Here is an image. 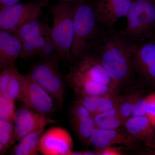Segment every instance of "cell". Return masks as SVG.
<instances>
[{"mask_svg":"<svg viewBox=\"0 0 155 155\" xmlns=\"http://www.w3.org/2000/svg\"><path fill=\"white\" fill-rule=\"evenodd\" d=\"M73 141L70 133L60 127H52L43 134L40 152L45 155H71Z\"/></svg>","mask_w":155,"mask_h":155,"instance_id":"obj_9","label":"cell"},{"mask_svg":"<svg viewBox=\"0 0 155 155\" xmlns=\"http://www.w3.org/2000/svg\"><path fill=\"white\" fill-rule=\"evenodd\" d=\"M125 91L119 95L117 104L119 116L123 124L127 119L132 116L134 106L137 101L143 95L142 91L134 89L128 91L125 90Z\"/></svg>","mask_w":155,"mask_h":155,"instance_id":"obj_21","label":"cell"},{"mask_svg":"<svg viewBox=\"0 0 155 155\" xmlns=\"http://www.w3.org/2000/svg\"><path fill=\"white\" fill-rule=\"evenodd\" d=\"M97 128L103 129H116L123 127L117 104L104 112L94 116Z\"/></svg>","mask_w":155,"mask_h":155,"instance_id":"obj_23","label":"cell"},{"mask_svg":"<svg viewBox=\"0 0 155 155\" xmlns=\"http://www.w3.org/2000/svg\"><path fill=\"white\" fill-rule=\"evenodd\" d=\"M147 98L146 116L155 127V92L147 94Z\"/></svg>","mask_w":155,"mask_h":155,"instance_id":"obj_27","label":"cell"},{"mask_svg":"<svg viewBox=\"0 0 155 155\" xmlns=\"http://www.w3.org/2000/svg\"><path fill=\"white\" fill-rule=\"evenodd\" d=\"M23 87L26 107L47 116L52 114L55 110L54 100L35 81L29 73L24 75Z\"/></svg>","mask_w":155,"mask_h":155,"instance_id":"obj_12","label":"cell"},{"mask_svg":"<svg viewBox=\"0 0 155 155\" xmlns=\"http://www.w3.org/2000/svg\"><path fill=\"white\" fill-rule=\"evenodd\" d=\"M22 42L21 58H29L35 56L46 58L51 56L52 51L55 52L50 35L36 37Z\"/></svg>","mask_w":155,"mask_h":155,"instance_id":"obj_19","label":"cell"},{"mask_svg":"<svg viewBox=\"0 0 155 155\" xmlns=\"http://www.w3.org/2000/svg\"><path fill=\"white\" fill-rule=\"evenodd\" d=\"M83 1L75 4L73 39L71 48L73 62L91 53L101 31L93 7Z\"/></svg>","mask_w":155,"mask_h":155,"instance_id":"obj_4","label":"cell"},{"mask_svg":"<svg viewBox=\"0 0 155 155\" xmlns=\"http://www.w3.org/2000/svg\"><path fill=\"white\" fill-rule=\"evenodd\" d=\"M153 1L155 2V0H153Z\"/></svg>","mask_w":155,"mask_h":155,"instance_id":"obj_33","label":"cell"},{"mask_svg":"<svg viewBox=\"0 0 155 155\" xmlns=\"http://www.w3.org/2000/svg\"><path fill=\"white\" fill-rule=\"evenodd\" d=\"M60 1H63V2H80V1H83V0H60Z\"/></svg>","mask_w":155,"mask_h":155,"instance_id":"obj_31","label":"cell"},{"mask_svg":"<svg viewBox=\"0 0 155 155\" xmlns=\"http://www.w3.org/2000/svg\"><path fill=\"white\" fill-rule=\"evenodd\" d=\"M147 102V95L140 97L134 106L132 116H146Z\"/></svg>","mask_w":155,"mask_h":155,"instance_id":"obj_26","label":"cell"},{"mask_svg":"<svg viewBox=\"0 0 155 155\" xmlns=\"http://www.w3.org/2000/svg\"><path fill=\"white\" fill-rule=\"evenodd\" d=\"M46 3L39 1L15 5L0 8L1 30L15 33L22 25L38 19Z\"/></svg>","mask_w":155,"mask_h":155,"instance_id":"obj_8","label":"cell"},{"mask_svg":"<svg viewBox=\"0 0 155 155\" xmlns=\"http://www.w3.org/2000/svg\"><path fill=\"white\" fill-rule=\"evenodd\" d=\"M141 142L135 138L122 127L116 129H103L96 127L89 139L88 144L96 150L115 145L128 148L137 147Z\"/></svg>","mask_w":155,"mask_h":155,"instance_id":"obj_10","label":"cell"},{"mask_svg":"<svg viewBox=\"0 0 155 155\" xmlns=\"http://www.w3.org/2000/svg\"><path fill=\"white\" fill-rule=\"evenodd\" d=\"M43 61L35 64L29 74L35 82L47 92L58 103L60 109L64 105L65 82L58 68L57 56L43 58Z\"/></svg>","mask_w":155,"mask_h":155,"instance_id":"obj_6","label":"cell"},{"mask_svg":"<svg viewBox=\"0 0 155 155\" xmlns=\"http://www.w3.org/2000/svg\"><path fill=\"white\" fill-rule=\"evenodd\" d=\"M149 147H150L151 148L153 149V150H154L155 152V137L154 139L152 141V142L151 143V144L150 145Z\"/></svg>","mask_w":155,"mask_h":155,"instance_id":"obj_30","label":"cell"},{"mask_svg":"<svg viewBox=\"0 0 155 155\" xmlns=\"http://www.w3.org/2000/svg\"><path fill=\"white\" fill-rule=\"evenodd\" d=\"M126 17L127 25L121 32L129 42L139 43L151 38L155 30V2L133 0Z\"/></svg>","mask_w":155,"mask_h":155,"instance_id":"obj_5","label":"cell"},{"mask_svg":"<svg viewBox=\"0 0 155 155\" xmlns=\"http://www.w3.org/2000/svg\"><path fill=\"white\" fill-rule=\"evenodd\" d=\"M50 28L45 23L36 19L21 25L15 33L23 42L36 37L49 36Z\"/></svg>","mask_w":155,"mask_h":155,"instance_id":"obj_22","label":"cell"},{"mask_svg":"<svg viewBox=\"0 0 155 155\" xmlns=\"http://www.w3.org/2000/svg\"><path fill=\"white\" fill-rule=\"evenodd\" d=\"M22 42L16 33L0 31V68L1 70L14 64L20 58Z\"/></svg>","mask_w":155,"mask_h":155,"instance_id":"obj_16","label":"cell"},{"mask_svg":"<svg viewBox=\"0 0 155 155\" xmlns=\"http://www.w3.org/2000/svg\"><path fill=\"white\" fill-rule=\"evenodd\" d=\"M45 127H42L25 136L14 147L15 155H36L40 152V141Z\"/></svg>","mask_w":155,"mask_h":155,"instance_id":"obj_20","label":"cell"},{"mask_svg":"<svg viewBox=\"0 0 155 155\" xmlns=\"http://www.w3.org/2000/svg\"><path fill=\"white\" fill-rule=\"evenodd\" d=\"M72 63L65 79L76 96L120 94L114 81L91 53Z\"/></svg>","mask_w":155,"mask_h":155,"instance_id":"obj_2","label":"cell"},{"mask_svg":"<svg viewBox=\"0 0 155 155\" xmlns=\"http://www.w3.org/2000/svg\"><path fill=\"white\" fill-rule=\"evenodd\" d=\"M120 94L76 96L75 101L81 104L93 115L104 112L116 106Z\"/></svg>","mask_w":155,"mask_h":155,"instance_id":"obj_18","label":"cell"},{"mask_svg":"<svg viewBox=\"0 0 155 155\" xmlns=\"http://www.w3.org/2000/svg\"><path fill=\"white\" fill-rule=\"evenodd\" d=\"M24 75L20 74L15 64L3 69L0 74V96L8 99L27 102L24 94Z\"/></svg>","mask_w":155,"mask_h":155,"instance_id":"obj_14","label":"cell"},{"mask_svg":"<svg viewBox=\"0 0 155 155\" xmlns=\"http://www.w3.org/2000/svg\"><path fill=\"white\" fill-rule=\"evenodd\" d=\"M56 122L47 115L26 106L20 108L16 112L14 121L17 140L20 141L22 137L31 132Z\"/></svg>","mask_w":155,"mask_h":155,"instance_id":"obj_13","label":"cell"},{"mask_svg":"<svg viewBox=\"0 0 155 155\" xmlns=\"http://www.w3.org/2000/svg\"><path fill=\"white\" fill-rule=\"evenodd\" d=\"M91 53L98 60L120 92L137 80L132 64L130 43L121 31L101 30Z\"/></svg>","mask_w":155,"mask_h":155,"instance_id":"obj_1","label":"cell"},{"mask_svg":"<svg viewBox=\"0 0 155 155\" xmlns=\"http://www.w3.org/2000/svg\"><path fill=\"white\" fill-rule=\"evenodd\" d=\"M122 146H111L100 150H96L97 155H123Z\"/></svg>","mask_w":155,"mask_h":155,"instance_id":"obj_28","label":"cell"},{"mask_svg":"<svg viewBox=\"0 0 155 155\" xmlns=\"http://www.w3.org/2000/svg\"><path fill=\"white\" fill-rule=\"evenodd\" d=\"M16 112L15 101L0 96V120L14 123Z\"/></svg>","mask_w":155,"mask_h":155,"instance_id":"obj_25","label":"cell"},{"mask_svg":"<svg viewBox=\"0 0 155 155\" xmlns=\"http://www.w3.org/2000/svg\"><path fill=\"white\" fill-rule=\"evenodd\" d=\"M123 127L147 147L155 138V127L146 116H131L125 121Z\"/></svg>","mask_w":155,"mask_h":155,"instance_id":"obj_17","label":"cell"},{"mask_svg":"<svg viewBox=\"0 0 155 155\" xmlns=\"http://www.w3.org/2000/svg\"><path fill=\"white\" fill-rule=\"evenodd\" d=\"M71 127L83 142L88 144L96 128L94 116L80 103L75 101L69 114Z\"/></svg>","mask_w":155,"mask_h":155,"instance_id":"obj_15","label":"cell"},{"mask_svg":"<svg viewBox=\"0 0 155 155\" xmlns=\"http://www.w3.org/2000/svg\"><path fill=\"white\" fill-rule=\"evenodd\" d=\"M20 0H0V8L15 5L19 2Z\"/></svg>","mask_w":155,"mask_h":155,"instance_id":"obj_29","label":"cell"},{"mask_svg":"<svg viewBox=\"0 0 155 155\" xmlns=\"http://www.w3.org/2000/svg\"><path fill=\"white\" fill-rule=\"evenodd\" d=\"M133 0H97L93 6L98 23L113 28L120 18L126 17Z\"/></svg>","mask_w":155,"mask_h":155,"instance_id":"obj_11","label":"cell"},{"mask_svg":"<svg viewBox=\"0 0 155 155\" xmlns=\"http://www.w3.org/2000/svg\"><path fill=\"white\" fill-rule=\"evenodd\" d=\"M75 5L60 1L51 9L53 25L50 35L55 53L59 60L72 63L71 55L73 39V17Z\"/></svg>","mask_w":155,"mask_h":155,"instance_id":"obj_3","label":"cell"},{"mask_svg":"<svg viewBox=\"0 0 155 155\" xmlns=\"http://www.w3.org/2000/svg\"><path fill=\"white\" fill-rule=\"evenodd\" d=\"M17 140L14 122L0 120V154L4 155Z\"/></svg>","mask_w":155,"mask_h":155,"instance_id":"obj_24","label":"cell"},{"mask_svg":"<svg viewBox=\"0 0 155 155\" xmlns=\"http://www.w3.org/2000/svg\"><path fill=\"white\" fill-rule=\"evenodd\" d=\"M134 70L140 83L155 89V40L151 38L137 44L130 43Z\"/></svg>","mask_w":155,"mask_h":155,"instance_id":"obj_7","label":"cell"},{"mask_svg":"<svg viewBox=\"0 0 155 155\" xmlns=\"http://www.w3.org/2000/svg\"><path fill=\"white\" fill-rule=\"evenodd\" d=\"M39 1H41V2H43L47 3L48 2V0H39Z\"/></svg>","mask_w":155,"mask_h":155,"instance_id":"obj_32","label":"cell"}]
</instances>
